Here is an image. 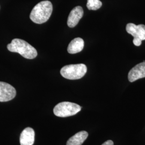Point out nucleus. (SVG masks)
Returning <instances> with one entry per match:
<instances>
[{"instance_id":"423d86ee","label":"nucleus","mask_w":145,"mask_h":145,"mask_svg":"<svg viewBox=\"0 0 145 145\" xmlns=\"http://www.w3.org/2000/svg\"><path fill=\"white\" fill-rule=\"evenodd\" d=\"M126 30L134 38H139L142 41L145 40V25H137L133 23H129L126 25Z\"/></svg>"},{"instance_id":"9b49d317","label":"nucleus","mask_w":145,"mask_h":145,"mask_svg":"<svg viewBox=\"0 0 145 145\" xmlns=\"http://www.w3.org/2000/svg\"><path fill=\"white\" fill-rule=\"evenodd\" d=\"M88 133L86 131H80L70 138L66 145H81L88 138Z\"/></svg>"},{"instance_id":"f257e3e1","label":"nucleus","mask_w":145,"mask_h":145,"mask_svg":"<svg viewBox=\"0 0 145 145\" xmlns=\"http://www.w3.org/2000/svg\"><path fill=\"white\" fill-rule=\"evenodd\" d=\"M53 11L52 3L44 1L38 3L32 10L30 15L31 21L36 24H42L48 20Z\"/></svg>"},{"instance_id":"4468645a","label":"nucleus","mask_w":145,"mask_h":145,"mask_svg":"<svg viewBox=\"0 0 145 145\" xmlns=\"http://www.w3.org/2000/svg\"><path fill=\"white\" fill-rule=\"evenodd\" d=\"M114 142L112 140H108L105 141L104 143H103L102 145H114Z\"/></svg>"},{"instance_id":"1a4fd4ad","label":"nucleus","mask_w":145,"mask_h":145,"mask_svg":"<svg viewBox=\"0 0 145 145\" xmlns=\"http://www.w3.org/2000/svg\"><path fill=\"white\" fill-rule=\"evenodd\" d=\"M35 131L31 127H26L20 135L21 145H33L35 141Z\"/></svg>"},{"instance_id":"6e6552de","label":"nucleus","mask_w":145,"mask_h":145,"mask_svg":"<svg viewBox=\"0 0 145 145\" xmlns=\"http://www.w3.org/2000/svg\"><path fill=\"white\" fill-rule=\"evenodd\" d=\"M83 16V8L80 6L75 7L71 11L68 18L67 25L69 27H74L77 25Z\"/></svg>"},{"instance_id":"f03ea898","label":"nucleus","mask_w":145,"mask_h":145,"mask_svg":"<svg viewBox=\"0 0 145 145\" xmlns=\"http://www.w3.org/2000/svg\"><path fill=\"white\" fill-rule=\"evenodd\" d=\"M7 48L9 51L18 53L22 57L28 59H33L38 55L35 47L21 39H13L10 44H8Z\"/></svg>"},{"instance_id":"20e7f679","label":"nucleus","mask_w":145,"mask_h":145,"mask_svg":"<svg viewBox=\"0 0 145 145\" xmlns=\"http://www.w3.org/2000/svg\"><path fill=\"white\" fill-rule=\"evenodd\" d=\"M81 107L77 104L69 102H62L57 104L53 109L54 114L60 117H67L78 114Z\"/></svg>"},{"instance_id":"9d476101","label":"nucleus","mask_w":145,"mask_h":145,"mask_svg":"<svg viewBox=\"0 0 145 145\" xmlns=\"http://www.w3.org/2000/svg\"><path fill=\"white\" fill-rule=\"evenodd\" d=\"M84 42L81 38H76L69 43L67 48V51L70 54H76L82 51Z\"/></svg>"},{"instance_id":"7ed1b4c3","label":"nucleus","mask_w":145,"mask_h":145,"mask_svg":"<svg viewBox=\"0 0 145 145\" xmlns=\"http://www.w3.org/2000/svg\"><path fill=\"white\" fill-rule=\"evenodd\" d=\"M87 71V66L83 63L67 65L61 68L60 74L68 80H78L83 78Z\"/></svg>"},{"instance_id":"ddd939ff","label":"nucleus","mask_w":145,"mask_h":145,"mask_svg":"<svg viewBox=\"0 0 145 145\" xmlns=\"http://www.w3.org/2000/svg\"><path fill=\"white\" fill-rule=\"evenodd\" d=\"M133 42L135 46H139L142 43V40L139 38H134L133 40Z\"/></svg>"},{"instance_id":"39448f33","label":"nucleus","mask_w":145,"mask_h":145,"mask_svg":"<svg viewBox=\"0 0 145 145\" xmlns=\"http://www.w3.org/2000/svg\"><path fill=\"white\" fill-rule=\"evenodd\" d=\"M16 95L15 88L4 82H0V102H8L14 99Z\"/></svg>"},{"instance_id":"0eeeda50","label":"nucleus","mask_w":145,"mask_h":145,"mask_svg":"<svg viewBox=\"0 0 145 145\" xmlns=\"http://www.w3.org/2000/svg\"><path fill=\"white\" fill-rule=\"evenodd\" d=\"M144 78H145V61L140 63L132 68L128 74V79L131 82Z\"/></svg>"},{"instance_id":"f8f14e48","label":"nucleus","mask_w":145,"mask_h":145,"mask_svg":"<svg viewBox=\"0 0 145 145\" xmlns=\"http://www.w3.org/2000/svg\"><path fill=\"white\" fill-rule=\"evenodd\" d=\"M102 5V3L99 0H87V7L90 10H96Z\"/></svg>"}]
</instances>
